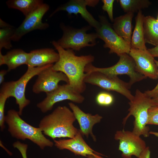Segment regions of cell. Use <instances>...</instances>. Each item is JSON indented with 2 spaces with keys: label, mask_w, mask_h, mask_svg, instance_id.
Returning <instances> with one entry per match:
<instances>
[{
  "label": "cell",
  "mask_w": 158,
  "mask_h": 158,
  "mask_svg": "<svg viewBox=\"0 0 158 158\" xmlns=\"http://www.w3.org/2000/svg\"><path fill=\"white\" fill-rule=\"evenodd\" d=\"M51 43L59 56L58 61L53 64V69L64 73L71 86L78 93H83L86 89L84 81L86 75L85 68L87 65L94 61V56L91 54L77 56L73 50L63 49L56 41H53Z\"/></svg>",
  "instance_id": "6da1fadb"
},
{
  "label": "cell",
  "mask_w": 158,
  "mask_h": 158,
  "mask_svg": "<svg viewBox=\"0 0 158 158\" xmlns=\"http://www.w3.org/2000/svg\"><path fill=\"white\" fill-rule=\"evenodd\" d=\"M76 120L73 111L68 107L59 106L41 120L39 127L44 135L53 140L61 138H71L79 130L73 124Z\"/></svg>",
  "instance_id": "7a4b0ae2"
},
{
  "label": "cell",
  "mask_w": 158,
  "mask_h": 158,
  "mask_svg": "<svg viewBox=\"0 0 158 158\" xmlns=\"http://www.w3.org/2000/svg\"><path fill=\"white\" fill-rule=\"evenodd\" d=\"M5 122L8 126V131L14 138L23 140L28 139L42 150L54 145V143L45 136L39 127H34L26 122L20 117L18 112L13 109L8 111Z\"/></svg>",
  "instance_id": "3957f363"
},
{
  "label": "cell",
  "mask_w": 158,
  "mask_h": 158,
  "mask_svg": "<svg viewBox=\"0 0 158 158\" xmlns=\"http://www.w3.org/2000/svg\"><path fill=\"white\" fill-rule=\"evenodd\" d=\"M130 107L128 113L123 119V126L131 116H134L133 127L132 132L135 134L147 137L150 135V129L147 126L148 110L153 106L152 98L148 97L145 92L138 89L135 91L133 99L128 103Z\"/></svg>",
  "instance_id": "277c9868"
},
{
  "label": "cell",
  "mask_w": 158,
  "mask_h": 158,
  "mask_svg": "<svg viewBox=\"0 0 158 158\" xmlns=\"http://www.w3.org/2000/svg\"><path fill=\"white\" fill-rule=\"evenodd\" d=\"M51 64L37 67L28 66L26 71L18 80L4 82L2 84L0 93L6 95L8 98L13 97L15 99L16 103L18 105V112L20 116L22 115L24 108L30 103V101L26 98L25 94L28 83L33 77L38 75Z\"/></svg>",
  "instance_id": "5b68a950"
},
{
  "label": "cell",
  "mask_w": 158,
  "mask_h": 158,
  "mask_svg": "<svg viewBox=\"0 0 158 158\" xmlns=\"http://www.w3.org/2000/svg\"><path fill=\"white\" fill-rule=\"evenodd\" d=\"M60 28L63 31V34L56 42L64 49L78 51L86 47L94 46L97 44L96 40L98 38L97 33L87 32L91 28L89 25L77 29L61 23L60 24Z\"/></svg>",
  "instance_id": "8992f818"
},
{
  "label": "cell",
  "mask_w": 158,
  "mask_h": 158,
  "mask_svg": "<svg viewBox=\"0 0 158 158\" xmlns=\"http://www.w3.org/2000/svg\"><path fill=\"white\" fill-rule=\"evenodd\" d=\"M118 56L119 57L118 61L112 66L107 68H98L90 63L86 65L85 72L88 73L98 71L114 76L126 75L129 77L128 83L131 86L133 84L147 78L137 71L134 60L128 54L124 53Z\"/></svg>",
  "instance_id": "52a82bcc"
},
{
  "label": "cell",
  "mask_w": 158,
  "mask_h": 158,
  "mask_svg": "<svg viewBox=\"0 0 158 158\" xmlns=\"http://www.w3.org/2000/svg\"><path fill=\"white\" fill-rule=\"evenodd\" d=\"M85 73L84 80L85 83L97 86L107 91H115L124 96L130 101L134 98V95L129 90L131 86L129 83L122 80L117 76L98 71Z\"/></svg>",
  "instance_id": "ba28073f"
},
{
  "label": "cell",
  "mask_w": 158,
  "mask_h": 158,
  "mask_svg": "<svg viewBox=\"0 0 158 158\" xmlns=\"http://www.w3.org/2000/svg\"><path fill=\"white\" fill-rule=\"evenodd\" d=\"M99 19L100 26L95 30L96 33L98 38L104 42V47L109 49V54L115 53L118 56L124 53L129 54L130 45L117 34L106 17L99 16Z\"/></svg>",
  "instance_id": "9c48e42d"
},
{
  "label": "cell",
  "mask_w": 158,
  "mask_h": 158,
  "mask_svg": "<svg viewBox=\"0 0 158 158\" xmlns=\"http://www.w3.org/2000/svg\"><path fill=\"white\" fill-rule=\"evenodd\" d=\"M46 97L38 103L37 107L43 113L51 110L56 103L66 100L78 104L83 103L84 97L75 91L69 84L59 85L54 90L46 93Z\"/></svg>",
  "instance_id": "30bf717a"
},
{
  "label": "cell",
  "mask_w": 158,
  "mask_h": 158,
  "mask_svg": "<svg viewBox=\"0 0 158 158\" xmlns=\"http://www.w3.org/2000/svg\"><path fill=\"white\" fill-rule=\"evenodd\" d=\"M114 138L119 141L118 150L121 152L123 158H132L133 155L139 158L147 147L145 141L132 131L124 130H117Z\"/></svg>",
  "instance_id": "8fae6325"
},
{
  "label": "cell",
  "mask_w": 158,
  "mask_h": 158,
  "mask_svg": "<svg viewBox=\"0 0 158 158\" xmlns=\"http://www.w3.org/2000/svg\"><path fill=\"white\" fill-rule=\"evenodd\" d=\"M49 6L44 4L25 18L21 25L16 28L12 37V41H18L24 35L34 30H44L47 28L49 24L43 23L42 19L49 9Z\"/></svg>",
  "instance_id": "7c38bea8"
},
{
  "label": "cell",
  "mask_w": 158,
  "mask_h": 158,
  "mask_svg": "<svg viewBox=\"0 0 158 158\" xmlns=\"http://www.w3.org/2000/svg\"><path fill=\"white\" fill-rule=\"evenodd\" d=\"M53 64L42 71L38 75V77L33 85L32 91L35 94L42 92L47 93L55 89L61 81L69 83L67 77L61 72L55 71L52 68Z\"/></svg>",
  "instance_id": "4fadbf2b"
},
{
  "label": "cell",
  "mask_w": 158,
  "mask_h": 158,
  "mask_svg": "<svg viewBox=\"0 0 158 158\" xmlns=\"http://www.w3.org/2000/svg\"><path fill=\"white\" fill-rule=\"evenodd\" d=\"M99 0H71L56 8L49 16L51 17L60 11H66L69 15L80 14L90 26L95 29L100 26L99 21L97 20L87 10L86 6L95 7L98 3Z\"/></svg>",
  "instance_id": "5bb4252c"
},
{
  "label": "cell",
  "mask_w": 158,
  "mask_h": 158,
  "mask_svg": "<svg viewBox=\"0 0 158 158\" xmlns=\"http://www.w3.org/2000/svg\"><path fill=\"white\" fill-rule=\"evenodd\" d=\"M133 59L137 71L145 77L158 79L157 67L155 59L148 50L131 48L128 54Z\"/></svg>",
  "instance_id": "9a60e30c"
},
{
  "label": "cell",
  "mask_w": 158,
  "mask_h": 158,
  "mask_svg": "<svg viewBox=\"0 0 158 158\" xmlns=\"http://www.w3.org/2000/svg\"><path fill=\"white\" fill-rule=\"evenodd\" d=\"M80 129L72 138L68 139L54 140L55 146L60 150L66 149L73 152L76 155L86 157L89 155L97 157L104 155L92 149L85 141Z\"/></svg>",
  "instance_id": "2e32d148"
},
{
  "label": "cell",
  "mask_w": 158,
  "mask_h": 158,
  "mask_svg": "<svg viewBox=\"0 0 158 158\" xmlns=\"http://www.w3.org/2000/svg\"><path fill=\"white\" fill-rule=\"evenodd\" d=\"M68 104L79 124L82 135L87 138L90 135L93 140L96 141V138L93 133V127L95 124L101 121L102 116L98 114L92 115L85 113L73 102H69Z\"/></svg>",
  "instance_id": "e0dca14e"
},
{
  "label": "cell",
  "mask_w": 158,
  "mask_h": 158,
  "mask_svg": "<svg viewBox=\"0 0 158 158\" xmlns=\"http://www.w3.org/2000/svg\"><path fill=\"white\" fill-rule=\"evenodd\" d=\"M28 66L37 67L53 64L57 62L58 52L52 48H45L31 51L29 53Z\"/></svg>",
  "instance_id": "ac0fdd59"
},
{
  "label": "cell",
  "mask_w": 158,
  "mask_h": 158,
  "mask_svg": "<svg viewBox=\"0 0 158 158\" xmlns=\"http://www.w3.org/2000/svg\"><path fill=\"white\" fill-rule=\"evenodd\" d=\"M29 56V53L21 49L12 50L5 55H3L0 51V66L6 65L8 72L21 65H27Z\"/></svg>",
  "instance_id": "d6986e66"
},
{
  "label": "cell",
  "mask_w": 158,
  "mask_h": 158,
  "mask_svg": "<svg viewBox=\"0 0 158 158\" xmlns=\"http://www.w3.org/2000/svg\"><path fill=\"white\" fill-rule=\"evenodd\" d=\"M134 13H126L116 18L112 25L117 34L130 45L132 34V22Z\"/></svg>",
  "instance_id": "ffe728a7"
},
{
  "label": "cell",
  "mask_w": 158,
  "mask_h": 158,
  "mask_svg": "<svg viewBox=\"0 0 158 158\" xmlns=\"http://www.w3.org/2000/svg\"><path fill=\"white\" fill-rule=\"evenodd\" d=\"M144 16L141 10H139L135 18V25L131 37V48L140 50H147L144 38L143 23Z\"/></svg>",
  "instance_id": "44dd1931"
},
{
  "label": "cell",
  "mask_w": 158,
  "mask_h": 158,
  "mask_svg": "<svg viewBox=\"0 0 158 158\" xmlns=\"http://www.w3.org/2000/svg\"><path fill=\"white\" fill-rule=\"evenodd\" d=\"M143 27L145 43L158 45V22L156 19L150 16H144Z\"/></svg>",
  "instance_id": "7402d4cb"
},
{
  "label": "cell",
  "mask_w": 158,
  "mask_h": 158,
  "mask_svg": "<svg viewBox=\"0 0 158 158\" xmlns=\"http://www.w3.org/2000/svg\"><path fill=\"white\" fill-rule=\"evenodd\" d=\"M6 3L8 8L19 10L25 17L44 4L42 0H9Z\"/></svg>",
  "instance_id": "603a6c76"
},
{
  "label": "cell",
  "mask_w": 158,
  "mask_h": 158,
  "mask_svg": "<svg viewBox=\"0 0 158 158\" xmlns=\"http://www.w3.org/2000/svg\"><path fill=\"white\" fill-rule=\"evenodd\" d=\"M0 51L2 48L9 49L12 47V37L16 28L0 19Z\"/></svg>",
  "instance_id": "cb8c5ba5"
},
{
  "label": "cell",
  "mask_w": 158,
  "mask_h": 158,
  "mask_svg": "<svg viewBox=\"0 0 158 158\" xmlns=\"http://www.w3.org/2000/svg\"><path fill=\"white\" fill-rule=\"evenodd\" d=\"M123 11L132 13L147 8L151 4L148 0H117Z\"/></svg>",
  "instance_id": "d4e9b609"
},
{
  "label": "cell",
  "mask_w": 158,
  "mask_h": 158,
  "mask_svg": "<svg viewBox=\"0 0 158 158\" xmlns=\"http://www.w3.org/2000/svg\"><path fill=\"white\" fill-rule=\"evenodd\" d=\"M114 98L111 94L105 92L99 93L96 98L97 104L101 106H108L114 102Z\"/></svg>",
  "instance_id": "484cf974"
},
{
  "label": "cell",
  "mask_w": 158,
  "mask_h": 158,
  "mask_svg": "<svg viewBox=\"0 0 158 158\" xmlns=\"http://www.w3.org/2000/svg\"><path fill=\"white\" fill-rule=\"evenodd\" d=\"M8 97L6 95L0 93V127L1 131L5 128L4 108L5 103Z\"/></svg>",
  "instance_id": "4316f807"
},
{
  "label": "cell",
  "mask_w": 158,
  "mask_h": 158,
  "mask_svg": "<svg viewBox=\"0 0 158 158\" xmlns=\"http://www.w3.org/2000/svg\"><path fill=\"white\" fill-rule=\"evenodd\" d=\"M147 125H158V106H152L148 110Z\"/></svg>",
  "instance_id": "83f0119b"
},
{
  "label": "cell",
  "mask_w": 158,
  "mask_h": 158,
  "mask_svg": "<svg viewBox=\"0 0 158 158\" xmlns=\"http://www.w3.org/2000/svg\"><path fill=\"white\" fill-rule=\"evenodd\" d=\"M103 3L102 9L107 12L111 21L113 22L114 19L113 16V6L114 0H102Z\"/></svg>",
  "instance_id": "f1b7e54d"
},
{
  "label": "cell",
  "mask_w": 158,
  "mask_h": 158,
  "mask_svg": "<svg viewBox=\"0 0 158 158\" xmlns=\"http://www.w3.org/2000/svg\"><path fill=\"white\" fill-rule=\"evenodd\" d=\"M13 146L14 148H17L23 158H27V151L28 148L27 144L21 142L17 141L13 144Z\"/></svg>",
  "instance_id": "f546056e"
},
{
  "label": "cell",
  "mask_w": 158,
  "mask_h": 158,
  "mask_svg": "<svg viewBox=\"0 0 158 158\" xmlns=\"http://www.w3.org/2000/svg\"><path fill=\"white\" fill-rule=\"evenodd\" d=\"M155 63L157 67L158 79V61L155 60ZM144 92L149 97L152 98L157 93H158V81L155 87L151 90H147L145 91Z\"/></svg>",
  "instance_id": "4dcf8cb0"
},
{
  "label": "cell",
  "mask_w": 158,
  "mask_h": 158,
  "mask_svg": "<svg viewBox=\"0 0 158 158\" xmlns=\"http://www.w3.org/2000/svg\"><path fill=\"white\" fill-rule=\"evenodd\" d=\"M150 147H147L140 154L139 158H150Z\"/></svg>",
  "instance_id": "1f68e13d"
},
{
  "label": "cell",
  "mask_w": 158,
  "mask_h": 158,
  "mask_svg": "<svg viewBox=\"0 0 158 158\" xmlns=\"http://www.w3.org/2000/svg\"><path fill=\"white\" fill-rule=\"evenodd\" d=\"M148 51L154 57H158V45L154 47L147 49Z\"/></svg>",
  "instance_id": "d6a6232c"
},
{
  "label": "cell",
  "mask_w": 158,
  "mask_h": 158,
  "mask_svg": "<svg viewBox=\"0 0 158 158\" xmlns=\"http://www.w3.org/2000/svg\"><path fill=\"white\" fill-rule=\"evenodd\" d=\"M8 72L7 70H2L0 71V84H3L4 80V76Z\"/></svg>",
  "instance_id": "836d02e7"
},
{
  "label": "cell",
  "mask_w": 158,
  "mask_h": 158,
  "mask_svg": "<svg viewBox=\"0 0 158 158\" xmlns=\"http://www.w3.org/2000/svg\"><path fill=\"white\" fill-rule=\"evenodd\" d=\"M153 106H158V93L152 98Z\"/></svg>",
  "instance_id": "e575fe53"
},
{
  "label": "cell",
  "mask_w": 158,
  "mask_h": 158,
  "mask_svg": "<svg viewBox=\"0 0 158 158\" xmlns=\"http://www.w3.org/2000/svg\"><path fill=\"white\" fill-rule=\"evenodd\" d=\"M87 158H104L103 157L100 156L99 157H96L93 155H89L87 156ZM65 158H67V157H65Z\"/></svg>",
  "instance_id": "d590c367"
},
{
  "label": "cell",
  "mask_w": 158,
  "mask_h": 158,
  "mask_svg": "<svg viewBox=\"0 0 158 158\" xmlns=\"http://www.w3.org/2000/svg\"><path fill=\"white\" fill-rule=\"evenodd\" d=\"M149 133L150 134L153 135L158 137V132L150 131L149 132Z\"/></svg>",
  "instance_id": "8d00e7d4"
},
{
  "label": "cell",
  "mask_w": 158,
  "mask_h": 158,
  "mask_svg": "<svg viewBox=\"0 0 158 158\" xmlns=\"http://www.w3.org/2000/svg\"><path fill=\"white\" fill-rule=\"evenodd\" d=\"M156 20H157V21L158 22V15H157V19H156Z\"/></svg>",
  "instance_id": "74e56055"
}]
</instances>
